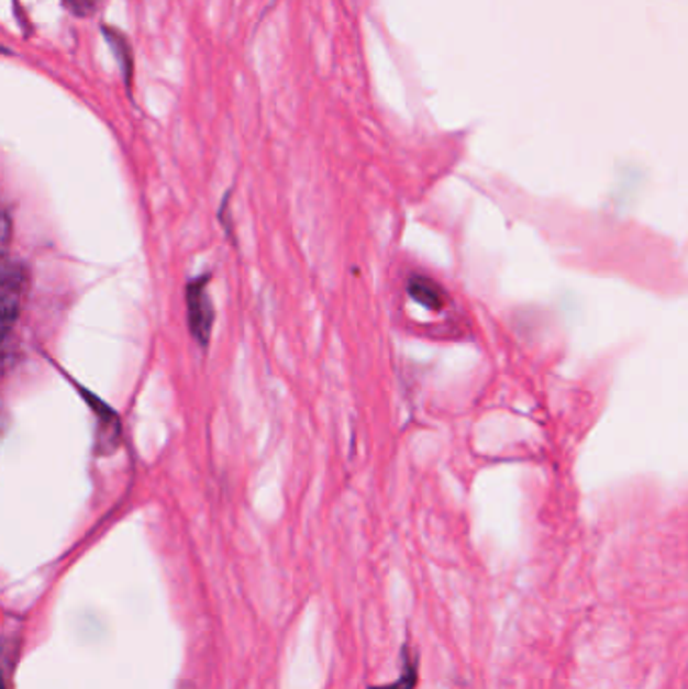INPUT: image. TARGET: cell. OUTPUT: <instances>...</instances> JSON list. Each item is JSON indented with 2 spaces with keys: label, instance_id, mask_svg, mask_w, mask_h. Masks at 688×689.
<instances>
[{
  "label": "cell",
  "instance_id": "cell-1",
  "mask_svg": "<svg viewBox=\"0 0 688 689\" xmlns=\"http://www.w3.org/2000/svg\"><path fill=\"white\" fill-rule=\"evenodd\" d=\"M29 289V270L19 260H9L4 256L2 260V275H0V321H2V347H4V363L9 359L11 351V337L14 325L21 316L23 301Z\"/></svg>",
  "mask_w": 688,
  "mask_h": 689
},
{
  "label": "cell",
  "instance_id": "cell-2",
  "mask_svg": "<svg viewBox=\"0 0 688 689\" xmlns=\"http://www.w3.org/2000/svg\"><path fill=\"white\" fill-rule=\"evenodd\" d=\"M69 381L74 384L79 398L86 401L87 408L91 410L96 422H98V425H96V454L103 458V456H110L113 452H118V447L122 446L123 437L122 420H120L118 411L110 408L96 393H91L87 387L79 386L74 377H69Z\"/></svg>",
  "mask_w": 688,
  "mask_h": 689
},
{
  "label": "cell",
  "instance_id": "cell-3",
  "mask_svg": "<svg viewBox=\"0 0 688 689\" xmlns=\"http://www.w3.org/2000/svg\"><path fill=\"white\" fill-rule=\"evenodd\" d=\"M209 287L210 275L195 277L186 285V319L192 337L202 349L209 347L214 326V307Z\"/></svg>",
  "mask_w": 688,
  "mask_h": 689
},
{
  "label": "cell",
  "instance_id": "cell-4",
  "mask_svg": "<svg viewBox=\"0 0 688 689\" xmlns=\"http://www.w3.org/2000/svg\"><path fill=\"white\" fill-rule=\"evenodd\" d=\"M101 36L110 45L111 53L118 63V69L122 73L123 85L127 97H134L135 55L130 38L120 29L108 23H101Z\"/></svg>",
  "mask_w": 688,
  "mask_h": 689
},
{
  "label": "cell",
  "instance_id": "cell-5",
  "mask_svg": "<svg viewBox=\"0 0 688 689\" xmlns=\"http://www.w3.org/2000/svg\"><path fill=\"white\" fill-rule=\"evenodd\" d=\"M408 297L429 311H443L446 304V292L443 287L424 275H412L406 285Z\"/></svg>",
  "mask_w": 688,
  "mask_h": 689
},
{
  "label": "cell",
  "instance_id": "cell-6",
  "mask_svg": "<svg viewBox=\"0 0 688 689\" xmlns=\"http://www.w3.org/2000/svg\"><path fill=\"white\" fill-rule=\"evenodd\" d=\"M419 655L412 652L408 645L402 647V671L392 684L386 686H376L369 689H417L419 686Z\"/></svg>",
  "mask_w": 688,
  "mask_h": 689
},
{
  "label": "cell",
  "instance_id": "cell-7",
  "mask_svg": "<svg viewBox=\"0 0 688 689\" xmlns=\"http://www.w3.org/2000/svg\"><path fill=\"white\" fill-rule=\"evenodd\" d=\"M63 11L69 12L75 19H93L98 14L103 0H59Z\"/></svg>",
  "mask_w": 688,
  "mask_h": 689
},
{
  "label": "cell",
  "instance_id": "cell-8",
  "mask_svg": "<svg viewBox=\"0 0 688 689\" xmlns=\"http://www.w3.org/2000/svg\"><path fill=\"white\" fill-rule=\"evenodd\" d=\"M178 689H197V686H195V684H190V681H180Z\"/></svg>",
  "mask_w": 688,
  "mask_h": 689
}]
</instances>
